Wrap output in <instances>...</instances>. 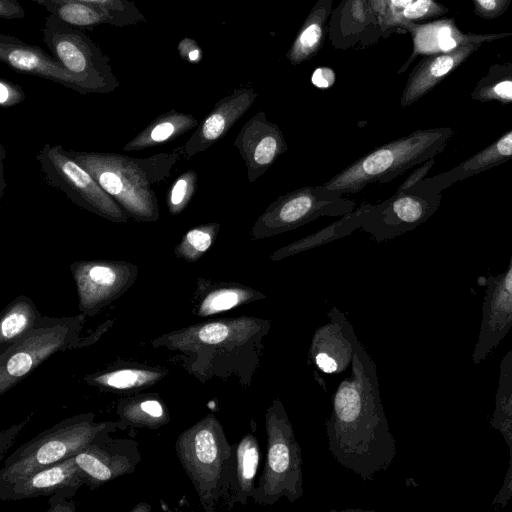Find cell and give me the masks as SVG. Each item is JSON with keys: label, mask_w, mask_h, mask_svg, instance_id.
Masks as SVG:
<instances>
[{"label": "cell", "mask_w": 512, "mask_h": 512, "mask_svg": "<svg viewBox=\"0 0 512 512\" xmlns=\"http://www.w3.org/2000/svg\"><path fill=\"white\" fill-rule=\"evenodd\" d=\"M325 428L332 455L363 480H372L385 471L395 456L376 366L358 338L351 375L337 387Z\"/></svg>", "instance_id": "1"}, {"label": "cell", "mask_w": 512, "mask_h": 512, "mask_svg": "<svg viewBox=\"0 0 512 512\" xmlns=\"http://www.w3.org/2000/svg\"><path fill=\"white\" fill-rule=\"evenodd\" d=\"M270 326L269 320L251 316L218 319L174 331L153 343L179 351L201 352L212 373L235 374L241 385L247 387L260 367L263 339Z\"/></svg>", "instance_id": "2"}, {"label": "cell", "mask_w": 512, "mask_h": 512, "mask_svg": "<svg viewBox=\"0 0 512 512\" xmlns=\"http://www.w3.org/2000/svg\"><path fill=\"white\" fill-rule=\"evenodd\" d=\"M68 152L130 218L139 222H155L160 218L154 185L165 181L184 156L183 147L146 158L108 152Z\"/></svg>", "instance_id": "3"}, {"label": "cell", "mask_w": 512, "mask_h": 512, "mask_svg": "<svg viewBox=\"0 0 512 512\" xmlns=\"http://www.w3.org/2000/svg\"><path fill=\"white\" fill-rule=\"evenodd\" d=\"M454 133L450 127L415 130L372 149L323 185L344 195L360 192L370 184L390 182L409 169L436 158Z\"/></svg>", "instance_id": "4"}, {"label": "cell", "mask_w": 512, "mask_h": 512, "mask_svg": "<svg viewBox=\"0 0 512 512\" xmlns=\"http://www.w3.org/2000/svg\"><path fill=\"white\" fill-rule=\"evenodd\" d=\"M175 448L200 504L213 512L226 498L232 470L233 446L221 423L214 415H206L178 436Z\"/></svg>", "instance_id": "5"}, {"label": "cell", "mask_w": 512, "mask_h": 512, "mask_svg": "<svg viewBox=\"0 0 512 512\" xmlns=\"http://www.w3.org/2000/svg\"><path fill=\"white\" fill-rule=\"evenodd\" d=\"M118 426V422L95 421L93 413L66 418L10 454L0 469V483L16 481L75 456L94 439L114 431Z\"/></svg>", "instance_id": "6"}, {"label": "cell", "mask_w": 512, "mask_h": 512, "mask_svg": "<svg viewBox=\"0 0 512 512\" xmlns=\"http://www.w3.org/2000/svg\"><path fill=\"white\" fill-rule=\"evenodd\" d=\"M265 428L266 462L251 499L259 505H273L280 498L293 503L303 495L301 447L278 398L266 411Z\"/></svg>", "instance_id": "7"}, {"label": "cell", "mask_w": 512, "mask_h": 512, "mask_svg": "<svg viewBox=\"0 0 512 512\" xmlns=\"http://www.w3.org/2000/svg\"><path fill=\"white\" fill-rule=\"evenodd\" d=\"M43 40L55 57L89 93H110L119 87L110 58L82 30L49 14L42 29Z\"/></svg>", "instance_id": "8"}, {"label": "cell", "mask_w": 512, "mask_h": 512, "mask_svg": "<svg viewBox=\"0 0 512 512\" xmlns=\"http://www.w3.org/2000/svg\"><path fill=\"white\" fill-rule=\"evenodd\" d=\"M85 315L43 317L25 336L0 355V394L28 376L54 353L78 344Z\"/></svg>", "instance_id": "9"}, {"label": "cell", "mask_w": 512, "mask_h": 512, "mask_svg": "<svg viewBox=\"0 0 512 512\" xmlns=\"http://www.w3.org/2000/svg\"><path fill=\"white\" fill-rule=\"evenodd\" d=\"M355 208L354 201L323 184L300 187L271 202L255 221L250 236L253 240L277 236L319 217H341Z\"/></svg>", "instance_id": "10"}, {"label": "cell", "mask_w": 512, "mask_h": 512, "mask_svg": "<svg viewBox=\"0 0 512 512\" xmlns=\"http://www.w3.org/2000/svg\"><path fill=\"white\" fill-rule=\"evenodd\" d=\"M36 159L46 183L74 204L110 222H128L129 215L62 145L46 143Z\"/></svg>", "instance_id": "11"}, {"label": "cell", "mask_w": 512, "mask_h": 512, "mask_svg": "<svg viewBox=\"0 0 512 512\" xmlns=\"http://www.w3.org/2000/svg\"><path fill=\"white\" fill-rule=\"evenodd\" d=\"M441 193L426 191L419 182L378 204H363L361 230L376 242L401 236L426 222L440 207Z\"/></svg>", "instance_id": "12"}, {"label": "cell", "mask_w": 512, "mask_h": 512, "mask_svg": "<svg viewBox=\"0 0 512 512\" xmlns=\"http://www.w3.org/2000/svg\"><path fill=\"white\" fill-rule=\"evenodd\" d=\"M79 310L93 316L122 296L136 281L138 266L122 260H80L70 265Z\"/></svg>", "instance_id": "13"}, {"label": "cell", "mask_w": 512, "mask_h": 512, "mask_svg": "<svg viewBox=\"0 0 512 512\" xmlns=\"http://www.w3.org/2000/svg\"><path fill=\"white\" fill-rule=\"evenodd\" d=\"M110 433L100 435L74 456L91 490L134 472L141 459L135 440L111 438Z\"/></svg>", "instance_id": "14"}, {"label": "cell", "mask_w": 512, "mask_h": 512, "mask_svg": "<svg viewBox=\"0 0 512 512\" xmlns=\"http://www.w3.org/2000/svg\"><path fill=\"white\" fill-rule=\"evenodd\" d=\"M234 146L244 161L250 183L262 176L288 149L279 126L268 121L263 112L241 127Z\"/></svg>", "instance_id": "15"}, {"label": "cell", "mask_w": 512, "mask_h": 512, "mask_svg": "<svg viewBox=\"0 0 512 512\" xmlns=\"http://www.w3.org/2000/svg\"><path fill=\"white\" fill-rule=\"evenodd\" d=\"M85 485L74 456L42 468L26 477L0 483L1 500L43 496H71Z\"/></svg>", "instance_id": "16"}, {"label": "cell", "mask_w": 512, "mask_h": 512, "mask_svg": "<svg viewBox=\"0 0 512 512\" xmlns=\"http://www.w3.org/2000/svg\"><path fill=\"white\" fill-rule=\"evenodd\" d=\"M0 61L18 73L38 76L81 94L89 93L55 57L12 35L0 34Z\"/></svg>", "instance_id": "17"}, {"label": "cell", "mask_w": 512, "mask_h": 512, "mask_svg": "<svg viewBox=\"0 0 512 512\" xmlns=\"http://www.w3.org/2000/svg\"><path fill=\"white\" fill-rule=\"evenodd\" d=\"M329 322L314 333L309 355L315 365L328 374L341 373L351 365L356 334L345 315L333 307Z\"/></svg>", "instance_id": "18"}, {"label": "cell", "mask_w": 512, "mask_h": 512, "mask_svg": "<svg viewBox=\"0 0 512 512\" xmlns=\"http://www.w3.org/2000/svg\"><path fill=\"white\" fill-rule=\"evenodd\" d=\"M253 99L252 93L244 91L220 100L184 144L185 158L190 159L222 139L248 110Z\"/></svg>", "instance_id": "19"}, {"label": "cell", "mask_w": 512, "mask_h": 512, "mask_svg": "<svg viewBox=\"0 0 512 512\" xmlns=\"http://www.w3.org/2000/svg\"><path fill=\"white\" fill-rule=\"evenodd\" d=\"M510 159H512V129L450 170L432 177H425L419 184L428 192L442 193L454 183L485 172Z\"/></svg>", "instance_id": "20"}, {"label": "cell", "mask_w": 512, "mask_h": 512, "mask_svg": "<svg viewBox=\"0 0 512 512\" xmlns=\"http://www.w3.org/2000/svg\"><path fill=\"white\" fill-rule=\"evenodd\" d=\"M194 295L195 314L206 317L266 298L256 289L237 282H213L197 279Z\"/></svg>", "instance_id": "21"}, {"label": "cell", "mask_w": 512, "mask_h": 512, "mask_svg": "<svg viewBox=\"0 0 512 512\" xmlns=\"http://www.w3.org/2000/svg\"><path fill=\"white\" fill-rule=\"evenodd\" d=\"M233 446L232 470L229 489L224 504L231 508L235 504H246L252 498L256 488L255 478L261 453L256 436L252 432L245 434Z\"/></svg>", "instance_id": "22"}, {"label": "cell", "mask_w": 512, "mask_h": 512, "mask_svg": "<svg viewBox=\"0 0 512 512\" xmlns=\"http://www.w3.org/2000/svg\"><path fill=\"white\" fill-rule=\"evenodd\" d=\"M197 119L188 113L171 109L151 121L127 142L124 151H140L170 142L198 126Z\"/></svg>", "instance_id": "23"}, {"label": "cell", "mask_w": 512, "mask_h": 512, "mask_svg": "<svg viewBox=\"0 0 512 512\" xmlns=\"http://www.w3.org/2000/svg\"><path fill=\"white\" fill-rule=\"evenodd\" d=\"M362 215L363 204L355 208L352 212L341 216L340 220L333 222L316 233L303 237L275 250L269 258L272 261H280L289 256L311 250L339 238L348 236L353 231L361 229Z\"/></svg>", "instance_id": "24"}, {"label": "cell", "mask_w": 512, "mask_h": 512, "mask_svg": "<svg viewBox=\"0 0 512 512\" xmlns=\"http://www.w3.org/2000/svg\"><path fill=\"white\" fill-rule=\"evenodd\" d=\"M484 314L489 328L496 334L505 333L512 324V256L505 271L488 280Z\"/></svg>", "instance_id": "25"}, {"label": "cell", "mask_w": 512, "mask_h": 512, "mask_svg": "<svg viewBox=\"0 0 512 512\" xmlns=\"http://www.w3.org/2000/svg\"><path fill=\"white\" fill-rule=\"evenodd\" d=\"M42 318L34 302L20 295L2 311L0 319L1 351L29 333Z\"/></svg>", "instance_id": "26"}, {"label": "cell", "mask_w": 512, "mask_h": 512, "mask_svg": "<svg viewBox=\"0 0 512 512\" xmlns=\"http://www.w3.org/2000/svg\"><path fill=\"white\" fill-rule=\"evenodd\" d=\"M43 7L64 23L84 30L109 24L113 25L111 17L100 7L76 0H32Z\"/></svg>", "instance_id": "27"}, {"label": "cell", "mask_w": 512, "mask_h": 512, "mask_svg": "<svg viewBox=\"0 0 512 512\" xmlns=\"http://www.w3.org/2000/svg\"><path fill=\"white\" fill-rule=\"evenodd\" d=\"M117 412L122 422L138 427L158 428L169 421V413L155 396H138L123 400Z\"/></svg>", "instance_id": "28"}, {"label": "cell", "mask_w": 512, "mask_h": 512, "mask_svg": "<svg viewBox=\"0 0 512 512\" xmlns=\"http://www.w3.org/2000/svg\"><path fill=\"white\" fill-rule=\"evenodd\" d=\"M159 370L120 368L89 377V383L114 391H132L149 387L164 377Z\"/></svg>", "instance_id": "29"}, {"label": "cell", "mask_w": 512, "mask_h": 512, "mask_svg": "<svg viewBox=\"0 0 512 512\" xmlns=\"http://www.w3.org/2000/svg\"><path fill=\"white\" fill-rule=\"evenodd\" d=\"M219 230L217 222L191 228L174 248L175 256L190 263L198 261L213 245Z\"/></svg>", "instance_id": "30"}, {"label": "cell", "mask_w": 512, "mask_h": 512, "mask_svg": "<svg viewBox=\"0 0 512 512\" xmlns=\"http://www.w3.org/2000/svg\"><path fill=\"white\" fill-rule=\"evenodd\" d=\"M197 179L196 171L187 170L172 183L166 194V205L171 215H179L188 206L195 194Z\"/></svg>", "instance_id": "31"}, {"label": "cell", "mask_w": 512, "mask_h": 512, "mask_svg": "<svg viewBox=\"0 0 512 512\" xmlns=\"http://www.w3.org/2000/svg\"><path fill=\"white\" fill-rule=\"evenodd\" d=\"M103 9L112 19V26L125 27L146 22L145 16L131 0H76Z\"/></svg>", "instance_id": "32"}, {"label": "cell", "mask_w": 512, "mask_h": 512, "mask_svg": "<svg viewBox=\"0 0 512 512\" xmlns=\"http://www.w3.org/2000/svg\"><path fill=\"white\" fill-rule=\"evenodd\" d=\"M26 98L22 87L10 80L0 79V106L9 108L24 101Z\"/></svg>", "instance_id": "33"}, {"label": "cell", "mask_w": 512, "mask_h": 512, "mask_svg": "<svg viewBox=\"0 0 512 512\" xmlns=\"http://www.w3.org/2000/svg\"><path fill=\"white\" fill-rule=\"evenodd\" d=\"M177 51L180 57L189 62L197 63L201 60L202 52L194 39L185 37L177 45Z\"/></svg>", "instance_id": "34"}, {"label": "cell", "mask_w": 512, "mask_h": 512, "mask_svg": "<svg viewBox=\"0 0 512 512\" xmlns=\"http://www.w3.org/2000/svg\"><path fill=\"white\" fill-rule=\"evenodd\" d=\"M435 164V158H431L418 167L401 183L397 189H406L422 181Z\"/></svg>", "instance_id": "35"}, {"label": "cell", "mask_w": 512, "mask_h": 512, "mask_svg": "<svg viewBox=\"0 0 512 512\" xmlns=\"http://www.w3.org/2000/svg\"><path fill=\"white\" fill-rule=\"evenodd\" d=\"M26 15L18 0H0V17L6 20L21 19Z\"/></svg>", "instance_id": "36"}, {"label": "cell", "mask_w": 512, "mask_h": 512, "mask_svg": "<svg viewBox=\"0 0 512 512\" xmlns=\"http://www.w3.org/2000/svg\"><path fill=\"white\" fill-rule=\"evenodd\" d=\"M454 60L450 56H440L436 58L430 67V74L435 77L439 78L443 75L447 74L453 67Z\"/></svg>", "instance_id": "37"}, {"label": "cell", "mask_w": 512, "mask_h": 512, "mask_svg": "<svg viewBox=\"0 0 512 512\" xmlns=\"http://www.w3.org/2000/svg\"><path fill=\"white\" fill-rule=\"evenodd\" d=\"M334 73L328 68H318L312 75V82L319 88H328L334 82Z\"/></svg>", "instance_id": "38"}, {"label": "cell", "mask_w": 512, "mask_h": 512, "mask_svg": "<svg viewBox=\"0 0 512 512\" xmlns=\"http://www.w3.org/2000/svg\"><path fill=\"white\" fill-rule=\"evenodd\" d=\"M431 6V0H417L405 7L403 14L407 18H419L423 16Z\"/></svg>", "instance_id": "39"}, {"label": "cell", "mask_w": 512, "mask_h": 512, "mask_svg": "<svg viewBox=\"0 0 512 512\" xmlns=\"http://www.w3.org/2000/svg\"><path fill=\"white\" fill-rule=\"evenodd\" d=\"M321 36V28L317 24H312L304 30L300 36V43L304 47H311L317 43Z\"/></svg>", "instance_id": "40"}, {"label": "cell", "mask_w": 512, "mask_h": 512, "mask_svg": "<svg viewBox=\"0 0 512 512\" xmlns=\"http://www.w3.org/2000/svg\"><path fill=\"white\" fill-rule=\"evenodd\" d=\"M492 94L495 98L503 101H512V81L503 80L492 87Z\"/></svg>", "instance_id": "41"}, {"label": "cell", "mask_w": 512, "mask_h": 512, "mask_svg": "<svg viewBox=\"0 0 512 512\" xmlns=\"http://www.w3.org/2000/svg\"><path fill=\"white\" fill-rule=\"evenodd\" d=\"M439 46L442 50L448 51L456 46L455 40L450 36L439 37Z\"/></svg>", "instance_id": "42"}, {"label": "cell", "mask_w": 512, "mask_h": 512, "mask_svg": "<svg viewBox=\"0 0 512 512\" xmlns=\"http://www.w3.org/2000/svg\"><path fill=\"white\" fill-rule=\"evenodd\" d=\"M477 2L486 10H492L496 6V0H477Z\"/></svg>", "instance_id": "43"}, {"label": "cell", "mask_w": 512, "mask_h": 512, "mask_svg": "<svg viewBox=\"0 0 512 512\" xmlns=\"http://www.w3.org/2000/svg\"><path fill=\"white\" fill-rule=\"evenodd\" d=\"M411 0H392V2L397 6L407 5Z\"/></svg>", "instance_id": "44"}]
</instances>
